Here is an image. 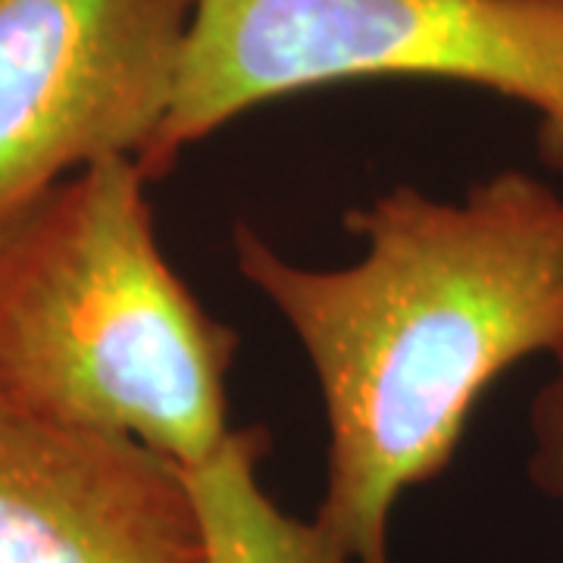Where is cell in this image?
Wrapping results in <instances>:
<instances>
[{
  "instance_id": "obj_1",
  "label": "cell",
  "mask_w": 563,
  "mask_h": 563,
  "mask_svg": "<svg viewBox=\"0 0 563 563\" xmlns=\"http://www.w3.org/2000/svg\"><path fill=\"white\" fill-rule=\"evenodd\" d=\"M357 261L307 266L235 222V269L313 369L325 485L313 526L351 563H388L404 492L451 463L507 369L563 342V195L526 169L457 201L391 185L344 213Z\"/></svg>"
},
{
  "instance_id": "obj_2",
  "label": "cell",
  "mask_w": 563,
  "mask_h": 563,
  "mask_svg": "<svg viewBox=\"0 0 563 563\" xmlns=\"http://www.w3.org/2000/svg\"><path fill=\"white\" fill-rule=\"evenodd\" d=\"M135 157H107L0 220V398L147 444L220 451L239 332L166 261Z\"/></svg>"
},
{
  "instance_id": "obj_3",
  "label": "cell",
  "mask_w": 563,
  "mask_h": 563,
  "mask_svg": "<svg viewBox=\"0 0 563 563\" xmlns=\"http://www.w3.org/2000/svg\"><path fill=\"white\" fill-rule=\"evenodd\" d=\"M457 81L523 103L563 176V0H195L151 181L263 103L357 79Z\"/></svg>"
},
{
  "instance_id": "obj_4",
  "label": "cell",
  "mask_w": 563,
  "mask_h": 563,
  "mask_svg": "<svg viewBox=\"0 0 563 563\" xmlns=\"http://www.w3.org/2000/svg\"><path fill=\"white\" fill-rule=\"evenodd\" d=\"M195 0H0V220L169 113Z\"/></svg>"
},
{
  "instance_id": "obj_5",
  "label": "cell",
  "mask_w": 563,
  "mask_h": 563,
  "mask_svg": "<svg viewBox=\"0 0 563 563\" xmlns=\"http://www.w3.org/2000/svg\"><path fill=\"white\" fill-rule=\"evenodd\" d=\"M0 563H207L185 466L0 398Z\"/></svg>"
},
{
  "instance_id": "obj_6",
  "label": "cell",
  "mask_w": 563,
  "mask_h": 563,
  "mask_svg": "<svg viewBox=\"0 0 563 563\" xmlns=\"http://www.w3.org/2000/svg\"><path fill=\"white\" fill-rule=\"evenodd\" d=\"M263 429H232L217 454L185 470L198 504L207 563H351L313 520L285 514L266 495Z\"/></svg>"
},
{
  "instance_id": "obj_7",
  "label": "cell",
  "mask_w": 563,
  "mask_h": 563,
  "mask_svg": "<svg viewBox=\"0 0 563 563\" xmlns=\"http://www.w3.org/2000/svg\"><path fill=\"white\" fill-rule=\"evenodd\" d=\"M529 429H532L529 476L544 495L563 501V342L551 354V376L544 379L532 401Z\"/></svg>"
}]
</instances>
